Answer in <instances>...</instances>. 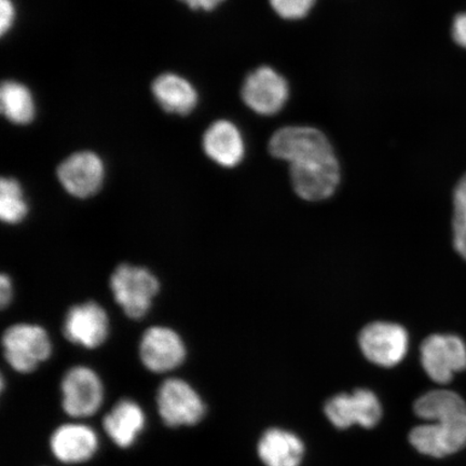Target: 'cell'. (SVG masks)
<instances>
[{"instance_id": "obj_7", "label": "cell", "mask_w": 466, "mask_h": 466, "mask_svg": "<svg viewBox=\"0 0 466 466\" xmlns=\"http://www.w3.org/2000/svg\"><path fill=\"white\" fill-rule=\"evenodd\" d=\"M288 81L275 69L262 66L244 80L242 98L256 114L273 116L281 112L289 100Z\"/></svg>"}, {"instance_id": "obj_25", "label": "cell", "mask_w": 466, "mask_h": 466, "mask_svg": "<svg viewBox=\"0 0 466 466\" xmlns=\"http://www.w3.org/2000/svg\"><path fill=\"white\" fill-rule=\"evenodd\" d=\"M0 29H2V35L5 36L11 27L14 26L15 20V7L13 0H0Z\"/></svg>"}, {"instance_id": "obj_13", "label": "cell", "mask_w": 466, "mask_h": 466, "mask_svg": "<svg viewBox=\"0 0 466 466\" xmlns=\"http://www.w3.org/2000/svg\"><path fill=\"white\" fill-rule=\"evenodd\" d=\"M108 331L107 313L95 301L69 309L63 323V333L67 339L87 349L103 345Z\"/></svg>"}, {"instance_id": "obj_24", "label": "cell", "mask_w": 466, "mask_h": 466, "mask_svg": "<svg viewBox=\"0 0 466 466\" xmlns=\"http://www.w3.org/2000/svg\"><path fill=\"white\" fill-rule=\"evenodd\" d=\"M316 0H270L271 7L285 20H299L313 7Z\"/></svg>"}, {"instance_id": "obj_27", "label": "cell", "mask_w": 466, "mask_h": 466, "mask_svg": "<svg viewBox=\"0 0 466 466\" xmlns=\"http://www.w3.org/2000/svg\"><path fill=\"white\" fill-rule=\"evenodd\" d=\"M13 283L7 275L0 277V305L5 309L13 299Z\"/></svg>"}, {"instance_id": "obj_14", "label": "cell", "mask_w": 466, "mask_h": 466, "mask_svg": "<svg viewBox=\"0 0 466 466\" xmlns=\"http://www.w3.org/2000/svg\"><path fill=\"white\" fill-rule=\"evenodd\" d=\"M139 353L146 369L153 372H166L184 362L186 348L182 338L174 330L155 326L145 331Z\"/></svg>"}, {"instance_id": "obj_23", "label": "cell", "mask_w": 466, "mask_h": 466, "mask_svg": "<svg viewBox=\"0 0 466 466\" xmlns=\"http://www.w3.org/2000/svg\"><path fill=\"white\" fill-rule=\"evenodd\" d=\"M452 242L454 249L466 259V174L459 180L452 196Z\"/></svg>"}, {"instance_id": "obj_12", "label": "cell", "mask_w": 466, "mask_h": 466, "mask_svg": "<svg viewBox=\"0 0 466 466\" xmlns=\"http://www.w3.org/2000/svg\"><path fill=\"white\" fill-rule=\"evenodd\" d=\"M58 180L69 195L79 199L95 196L101 189L105 167L100 157L92 151H79L64 160L56 170Z\"/></svg>"}, {"instance_id": "obj_11", "label": "cell", "mask_w": 466, "mask_h": 466, "mask_svg": "<svg viewBox=\"0 0 466 466\" xmlns=\"http://www.w3.org/2000/svg\"><path fill=\"white\" fill-rule=\"evenodd\" d=\"M63 408L67 415L85 418L95 415L103 401L100 378L87 367L69 370L62 381Z\"/></svg>"}, {"instance_id": "obj_20", "label": "cell", "mask_w": 466, "mask_h": 466, "mask_svg": "<svg viewBox=\"0 0 466 466\" xmlns=\"http://www.w3.org/2000/svg\"><path fill=\"white\" fill-rule=\"evenodd\" d=\"M413 410L422 420L436 422L442 419L464 415L466 403L456 392L450 390H435L417 400Z\"/></svg>"}, {"instance_id": "obj_15", "label": "cell", "mask_w": 466, "mask_h": 466, "mask_svg": "<svg viewBox=\"0 0 466 466\" xmlns=\"http://www.w3.org/2000/svg\"><path fill=\"white\" fill-rule=\"evenodd\" d=\"M204 153L217 165L231 168L242 162L246 144L242 133L228 120L215 121L203 136Z\"/></svg>"}, {"instance_id": "obj_2", "label": "cell", "mask_w": 466, "mask_h": 466, "mask_svg": "<svg viewBox=\"0 0 466 466\" xmlns=\"http://www.w3.org/2000/svg\"><path fill=\"white\" fill-rule=\"evenodd\" d=\"M291 185L301 199L319 202L333 196L340 184V165L335 153L289 165Z\"/></svg>"}, {"instance_id": "obj_8", "label": "cell", "mask_w": 466, "mask_h": 466, "mask_svg": "<svg viewBox=\"0 0 466 466\" xmlns=\"http://www.w3.org/2000/svg\"><path fill=\"white\" fill-rule=\"evenodd\" d=\"M157 403L162 420L174 428L197 424L206 413L199 394L180 379H168L161 384Z\"/></svg>"}, {"instance_id": "obj_10", "label": "cell", "mask_w": 466, "mask_h": 466, "mask_svg": "<svg viewBox=\"0 0 466 466\" xmlns=\"http://www.w3.org/2000/svg\"><path fill=\"white\" fill-rule=\"evenodd\" d=\"M325 415L338 429H348L354 424L371 429L380 421L382 410L374 393L359 389L352 394H338L330 399L325 405Z\"/></svg>"}, {"instance_id": "obj_5", "label": "cell", "mask_w": 466, "mask_h": 466, "mask_svg": "<svg viewBox=\"0 0 466 466\" xmlns=\"http://www.w3.org/2000/svg\"><path fill=\"white\" fill-rule=\"evenodd\" d=\"M360 348L366 359L382 367H393L404 360L410 345L407 330L396 323L374 322L360 331Z\"/></svg>"}, {"instance_id": "obj_19", "label": "cell", "mask_w": 466, "mask_h": 466, "mask_svg": "<svg viewBox=\"0 0 466 466\" xmlns=\"http://www.w3.org/2000/svg\"><path fill=\"white\" fill-rule=\"evenodd\" d=\"M107 435L116 445L127 448L133 445L145 427L142 408L133 400H124L107 413L103 421Z\"/></svg>"}, {"instance_id": "obj_26", "label": "cell", "mask_w": 466, "mask_h": 466, "mask_svg": "<svg viewBox=\"0 0 466 466\" xmlns=\"http://www.w3.org/2000/svg\"><path fill=\"white\" fill-rule=\"evenodd\" d=\"M452 37L454 42L466 48V13L457 15L454 19Z\"/></svg>"}, {"instance_id": "obj_17", "label": "cell", "mask_w": 466, "mask_h": 466, "mask_svg": "<svg viewBox=\"0 0 466 466\" xmlns=\"http://www.w3.org/2000/svg\"><path fill=\"white\" fill-rule=\"evenodd\" d=\"M156 101L167 113L188 115L197 107L199 96L187 79L173 73L162 74L151 86Z\"/></svg>"}, {"instance_id": "obj_3", "label": "cell", "mask_w": 466, "mask_h": 466, "mask_svg": "<svg viewBox=\"0 0 466 466\" xmlns=\"http://www.w3.org/2000/svg\"><path fill=\"white\" fill-rule=\"evenodd\" d=\"M3 347L9 365L23 374L36 370L52 351L46 331L38 325L26 323L10 326L4 333Z\"/></svg>"}, {"instance_id": "obj_1", "label": "cell", "mask_w": 466, "mask_h": 466, "mask_svg": "<svg viewBox=\"0 0 466 466\" xmlns=\"http://www.w3.org/2000/svg\"><path fill=\"white\" fill-rule=\"evenodd\" d=\"M110 289L126 316L139 319L150 310L160 283L146 268L122 264L110 277Z\"/></svg>"}, {"instance_id": "obj_4", "label": "cell", "mask_w": 466, "mask_h": 466, "mask_svg": "<svg viewBox=\"0 0 466 466\" xmlns=\"http://www.w3.org/2000/svg\"><path fill=\"white\" fill-rule=\"evenodd\" d=\"M421 363L433 381L447 384L466 370V343L451 334L431 335L422 342Z\"/></svg>"}, {"instance_id": "obj_21", "label": "cell", "mask_w": 466, "mask_h": 466, "mask_svg": "<svg viewBox=\"0 0 466 466\" xmlns=\"http://www.w3.org/2000/svg\"><path fill=\"white\" fill-rule=\"evenodd\" d=\"M0 108L5 118L19 126L31 124L36 114L32 92L26 86L13 80L2 85Z\"/></svg>"}, {"instance_id": "obj_9", "label": "cell", "mask_w": 466, "mask_h": 466, "mask_svg": "<svg viewBox=\"0 0 466 466\" xmlns=\"http://www.w3.org/2000/svg\"><path fill=\"white\" fill-rule=\"evenodd\" d=\"M273 158L291 163L311 157L334 153L329 138L311 127H285L273 134L269 142Z\"/></svg>"}, {"instance_id": "obj_16", "label": "cell", "mask_w": 466, "mask_h": 466, "mask_svg": "<svg viewBox=\"0 0 466 466\" xmlns=\"http://www.w3.org/2000/svg\"><path fill=\"white\" fill-rule=\"evenodd\" d=\"M51 451L61 462L75 464L95 456L98 440L95 431L83 424H66L52 434Z\"/></svg>"}, {"instance_id": "obj_6", "label": "cell", "mask_w": 466, "mask_h": 466, "mask_svg": "<svg viewBox=\"0 0 466 466\" xmlns=\"http://www.w3.org/2000/svg\"><path fill=\"white\" fill-rule=\"evenodd\" d=\"M416 450L433 458H444L466 447V413L419 425L410 435Z\"/></svg>"}, {"instance_id": "obj_18", "label": "cell", "mask_w": 466, "mask_h": 466, "mask_svg": "<svg viewBox=\"0 0 466 466\" xmlns=\"http://www.w3.org/2000/svg\"><path fill=\"white\" fill-rule=\"evenodd\" d=\"M304 451L299 437L279 429L268 430L258 444L259 458L266 466H299Z\"/></svg>"}, {"instance_id": "obj_22", "label": "cell", "mask_w": 466, "mask_h": 466, "mask_svg": "<svg viewBox=\"0 0 466 466\" xmlns=\"http://www.w3.org/2000/svg\"><path fill=\"white\" fill-rule=\"evenodd\" d=\"M28 206L19 182L11 177L0 180V218L5 224L16 225L26 218Z\"/></svg>"}, {"instance_id": "obj_28", "label": "cell", "mask_w": 466, "mask_h": 466, "mask_svg": "<svg viewBox=\"0 0 466 466\" xmlns=\"http://www.w3.org/2000/svg\"><path fill=\"white\" fill-rule=\"evenodd\" d=\"M180 2L185 3L194 10L212 11L217 9L225 0H180Z\"/></svg>"}]
</instances>
